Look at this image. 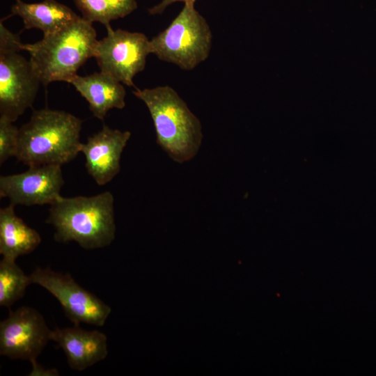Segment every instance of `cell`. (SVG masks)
<instances>
[{
	"mask_svg": "<svg viewBox=\"0 0 376 376\" xmlns=\"http://www.w3.org/2000/svg\"><path fill=\"white\" fill-rule=\"evenodd\" d=\"M82 17L91 22H100L107 27L110 22L125 17L135 10L136 0H74Z\"/></svg>",
	"mask_w": 376,
	"mask_h": 376,
	"instance_id": "cell-16",
	"label": "cell"
},
{
	"mask_svg": "<svg viewBox=\"0 0 376 376\" xmlns=\"http://www.w3.org/2000/svg\"><path fill=\"white\" fill-rule=\"evenodd\" d=\"M50 338L62 348L68 365L76 370H84L108 354L107 336L97 330L87 331L74 325L52 331Z\"/></svg>",
	"mask_w": 376,
	"mask_h": 376,
	"instance_id": "cell-12",
	"label": "cell"
},
{
	"mask_svg": "<svg viewBox=\"0 0 376 376\" xmlns=\"http://www.w3.org/2000/svg\"><path fill=\"white\" fill-rule=\"evenodd\" d=\"M212 34L206 19L187 2L171 23L150 40L151 53L159 59L191 70L210 52Z\"/></svg>",
	"mask_w": 376,
	"mask_h": 376,
	"instance_id": "cell-5",
	"label": "cell"
},
{
	"mask_svg": "<svg viewBox=\"0 0 376 376\" xmlns=\"http://www.w3.org/2000/svg\"><path fill=\"white\" fill-rule=\"evenodd\" d=\"M131 136L129 131L111 129L107 125L81 144L85 166L98 185H104L120 172L123 151Z\"/></svg>",
	"mask_w": 376,
	"mask_h": 376,
	"instance_id": "cell-11",
	"label": "cell"
},
{
	"mask_svg": "<svg viewBox=\"0 0 376 376\" xmlns=\"http://www.w3.org/2000/svg\"><path fill=\"white\" fill-rule=\"evenodd\" d=\"M24 50L23 44L19 37L9 31L2 23L0 22V53L19 52Z\"/></svg>",
	"mask_w": 376,
	"mask_h": 376,
	"instance_id": "cell-19",
	"label": "cell"
},
{
	"mask_svg": "<svg viewBox=\"0 0 376 376\" xmlns=\"http://www.w3.org/2000/svg\"><path fill=\"white\" fill-rule=\"evenodd\" d=\"M51 331L36 309L22 306L10 311L0 323V354L12 359L35 361L51 340Z\"/></svg>",
	"mask_w": 376,
	"mask_h": 376,
	"instance_id": "cell-8",
	"label": "cell"
},
{
	"mask_svg": "<svg viewBox=\"0 0 376 376\" xmlns=\"http://www.w3.org/2000/svg\"><path fill=\"white\" fill-rule=\"evenodd\" d=\"M29 284H31L29 275L24 273L15 260L2 258L0 262L1 306L10 307L21 299Z\"/></svg>",
	"mask_w": 376,
	"mask_h": 376,
	"instance_id": "cell-17",
	"label": "cell"
},
{
	"mask_svg": "<svg viewBox=\"0 0 376 376\" xmlns=\"http://www.w3.org/2000/svg\"><path fill=\"white\" fill-rule=\"evenodd\" d=\"M63 185L61 166H29L24 172L0 177V197L13 205H52L61 196Z\"/></svg>",
	"mask_w": 376,
	"mask_h": 376,
	"instance_id": "cell-10",
	"label": "cell"
},
{
	"mask_svg": "<svg viewBox=\"0 0 376 376\" xmlns=\"http://www.w3.org/2000/svg\"><path fill=\"white\" fill-rule=\"evenodd\" d=\"M19 128L13 122L0 117V164H2L17 152Z\"/></svg>",
	"mask_w": 376,
	"mask_h": 376,
	"instance_id": "cell-18",
	"label": "cell"
},
{
	"mask_svg": "<svg viewBox=\"0 0 376 376\" xmlns=\"http://www.w3.org/2000/svg\"><path fill=\"white\" fill-rule=\"evenodd\" d=\"M29 277L31 283L42 286L57 299L74 325L101 327L111 313L108 305L80 286L69 274L36 267Z\"/></svg>",
	"mask_w": 376,
	"mask_h": 376,
	"instance_id": "cell-7",
	"label": "cell"
},
{
	"mask_svg": "<svg viewBox=\"0 0 376 376\" xmlns=\"http://www.w3.org/2000/svg\"><path fill=\"white\" fill-rule=\"evenodd\" d=\"M58 242H76L85 249L109 246L115 238L114 198L110 191L93 196H61L50 205L46 221Z\"/></svg>",
	"mask_w": 376,
	"mask_h": 376,
	"instance_id": "cell-3",
	"label": "cell"
},
{
	"mask_svg": "<svg viewBox=\"0 0 376 376\" xmlns=\"http://www.w3.org/2000/svg\"><path fill=\"white\" fill-rule=\"evenodd\" d=\"M134 95L147 107L158 146L175 162H189L198 154L203 140L200 120L171 86L135 88Z\"/></svg>",
	"mask_w": 376,
	"mask_h": 376,
	"instance_id": "cell-2",
	"label": "cell"
},
{
	"mask_svg": "<svg viewBox=\"0 0 376 376\" xmlns=\"http://www.w3.org/2000/svg\"><path fill=\"white\" fill-rule=\"evenodd\" d=\"M107 35L97 40L95 56L100 71L128 86L143 71L151 53L150 40L142 33L106 27Z\"/></svg>",
	"mask_w": 376,
	"mask_h": 376,
	"instance_id": "cell-6",
	"label": "cell"
},
{
	"mask_svg": "<svg viewBox=\"0 0 376 376\" xmlns=\"http://www.w3.org/2000/svg\"><path fill=\"white\" fill-rule=\"evenodd\" d=\"M196 0H162L159 3L148 9V12L150 15H158L162 14L165 9L170 5L175 2H194Z\"/></svg>",
	"mask_w": 376,
	"mask_h": 376,
	"instance_id": "cell-21",
	"label": "cell"
},
{
	"mask_svg": "<svg viewBox=\"0 0 376 376\" xmlns=\"http://www.w3.org/2000/svg\"><path fill=\"white\" fill-rule=\"evenodd\" d=\"M14 207L10 203L0 210V253L12 260L32 252L41 242L39 233L16 215Z\"/></svg>",
	"mask_w": 376,
	"mask_h": 376,
	"instance_id": "cell-15",
	"label": "cell"
},
{
	"mask_svg": "<svg viewBox=\"0 0 376 376\" xmlns=\"http://www.w3.org/2000/svg\"><path fill=\"white\" fill-rule=\"evenodd\" d=\"M11 12L22 19L24 29H38L42 31L43 36L61 30L79 17L70 8L56 0L38 3L17 0Z\"/></svg>",
	"mask_w": 376,
	"mask_h": 376,
	"instance_id": "cell-14",
	"label": "cell"
},
{
	"mask_svg": "<svg viewBox=\"0 0 376 376\" xmlns=\"http://www.w3.org/2000/svg\"><path fill=\"white\" fill-rule=\"evenodd\" d=\"M70 84L88 102L93 116L101 120L109 110L125 106L126 91L123 84L101 71L86 76L76 75Z\"/></svg>",
	"mask_w": 376,
	"mask_h": 376,
	"instance_id": "cell-13",
	"label": "cell"
},
{
	"mask_svg": "<svg viewBox=\"0 0 376 376\" xmlns=\"http://www.w3.org/2000/svg\"><path fill=\"white\" fill-rule=\"evenodd\" d=\"M97 42L92 22L79 17L41 40L24 44V50L29 54L35 74L47 86L53 81L70 83L79 68L94 57Z\"/></svg>",
	"mask_w": 376,
	"mask_h": 376,
	"instance_id": "cell-4",
	"label": "cell"
},
{
	"mask_svg": "<svg viewBox=\"0 0 376 376\" xmlns=\"http://www.w3.org/2000/svg\"><path fill=\"white\" fill-rule=\"evenodd\" d=\"M32 366V370L29 375L31 376H57L59 375L58 370L54 368L47 369L40 364L36 360L30 362Z\"/></svg>",
	"mask_w": 376,
	"mask_h": 376,
	"instance_id": "cell-20",
	"label": "cell"
},
{
	"mask_svg": "<svg viewBox=\"0 0 376 376\" xmlns=\"http://www.w3.org/2000/svg\"><path fill=\"white\" fill-rule=\"evenodd\" d=\"M40 84L29 60L19 52L0 53V117L16 121L32 106Z\"/></svg>",
	"mask_w": 376,
	"mask_h": 376,
	"instance_id": "cell-9",
	"label": "cell"
},
{
	"mask_svg": "<svg viewBox=\"0 0 376 376\" xmlns=\"http://www.w3.org/2000/svg\"><path fill=\"white\" fill-rule=\"evenodd\" d=\"M15 1H17V0H15Z\"/></svg>",
	"mask_w": 376,
	"mask_h": 376,
	"instance_id": "cell-22",
	"label": "cell"
},
{
	"mask_svg": "<svg viewBox=\"0 0 376 376\" xmlns=\"http://www.w3.org/2000/svg\"><path fill=\"white\" fill-rule=\"evenodd\" d=\"M82 120L66 111L33 110L19 128L15 157L29 166L63 165L80 152Z\"/></svg>",
	"mask_w": 376,
	"mask_h": 376,
	"instance_id": "cell-1",
	"label": "cell"
}]
</instances>
